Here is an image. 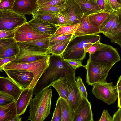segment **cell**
Returning <instances> with one entry per match:
<instances>
[{"mask_svg":"<svg viewBox=\"0 0 121 121\" xmlns=\"http://www.w3.org/2000/svg\"><path fill=\"white\" fill-rule=\"evenodd\" d=\"M75 70L63 59L62 55H50L49 66L35 86L33 94L35 95L49 87L62 77L69 75L75 77Z\"/></svg>","mask_w":121,"mask_h":121,"instance_id":"cell-1","label":"cell"},{"mask_svg":"<svg viewBox=\"0 0 121 121\" xmlns=\"http://www.w3.org/2000/svg\"><path fill=\"white\" fill-rule=\"evenodd\" d=\"M98 34L73 36L62 55L65 60H79L85 58L86 51L93 44L100 40Z\"/></svg>","mask_w":121,"mask_h":121,"instance_id":"cell-2","label":"cell"},{"mask_svg":"<svg viewBox=\"0 0 121 121\" xmlns=\"http://www.w3.org/2000/svg\"><path fill=\"white\" fill-rule=\"evenodd\" d=\"M52 90L47 87L36 94L30 101L29 115L27 121H43L49 114Z\"/></svg>","mask_w":121,"mask_h":121,"instance_id":"cell-3","label":"cell"},{"mask_svg":"<svg viewBox=\"0 0 121 121\" xmlns=\"http://www.w3.org/2000/svg\"><path fill=\"white\" fill-rule=\"evenodd\" d=\"M50 61V55L48 54L42 59L33 61L17 63L10 62L4 66L3 70H22L31 72L34 77L29 89L34 88L39 79L49 66Z\"/></svg>","mask_w":121,"mask_h":121,"instance_id":"cell-4","label":"cell"},{"mask_svg":"<svg viewBox=\"0 0 121 121\" xmlns=\"http://www.w3.org/2000/svg\"><path fill=\"white\" fill-rule=\"evenodd\" d=\"M114 64L96 62L89 58L85 65L87 71L86 81L89 85L93 86L97 83H106L108 73Z\"/></svg>","mask_w":121,"mask_h":121,"instance_id":"cell-5","label":"cell"},{"mask_svg":"<svg viewBox=\"0 0 121 121\" xmlns=\"http://www.w3.org/2000/svg\"><path fill=\"white\" fill-rule=\"evenodd\" d=\"M68 91L67 103L69 108L71 121H73L76 112L82 100V97L78 87L75 77L69 75L65 76Z\"/></svg>","mask_w":121,"mask_h":121,"instance_id":"cell-6","label":"cell"},{"mask_svg":"<svg viewBox=\"0 0 121 121\" xmlns=\"http://www.w3.org/2000/svg\"><path fill=\"white\" fill-rule=\"evenodd\" d=\"M92 92L97 99L108 105L114 103L118 97V91L113 83H97L93 85Z\"/></svg>","mask_w":121,"mask_h":121,"instance_id":"cell-7","label":"cell"},{"mask_svg":"<svg viewBox=\"0 0 121 121\" xmlns=\"http://www.w3.org/2000/svg\"><path fill=\"white\" fill-rule=\"evenodd\" d=\"M20 52L16 59L11 62L14 63L32 62L42 59L49 54V49L35 48L21 42H17Z\"/></svg>","mask_w":121,"mask_h":121,"instance_id":"cell-8","label":"cell"},{"mask_svg":"<svg viewBox=\"0 0 121 121\" xmlns=\"http://www.w3.org/2000/svg\"><path fill=\"white\" fill-rule=\"evenodd\" d=\"M27 22L24 15L13 10H0V30L15 29Z\"/></svg>","mask_w":121,"mask_h":121,"instance_id":"cell-9","label":"cell"},{"mask_svg":"<svg viewBox=\"0 0 121 121\" xmlns=\"http://www.w3.org/2000/svg\"><path fill=\"white\" fill-rule=\"evenodd\" d=\"M89 59L94 62L114 64L121 60L117 49L105 44L94 54L89 55Z\"/></svg>","mask_w":121,"mask_h":121,"instance_id":"cell-10","label":"cell"},{"mask_svg":"<svg viewBox=\"0 0 121 121\" xmlns=\"http://www.w3.org/2000/svg\"><path fill=\"white\" fill-rule=\"evenodd\" d=\"M51 36L36 31L27 22L17 28L14 38L17 42H22L49 38Z\"/></svg>","mask_w":121,"mask_h":121,"instance_id":"cell-11","label":"cell"},{"mask_svg":"<svg viewBox=\"0 0 121 121\" xmlns=\"http://www.w3.org/2000/svg\"><path fill=\"white\" fill-rule=\"evenodd\" d=\"M5 71L8 77L23 90L29 88L33 79L31 72L22 70H7Z\"/></svg>","mask_w":121,"mask_h":121,"instance_id":"cell-12","label":"cell"},{"mask_svg":"<svg viewBox=\"0 0 121 121\" xmlns=\"http://www.w3.org/2000/svg\"><path fill=\"white\" fill-rule=\"evenodd\" d=\"M20 49L14 38L0 39V58L18 55Z\"/></svg>","mask_w":121,"mask_h":121,"instance_id":"cell-13","label":"cell"},{"mask_svg":"<svg viewBox=\"0 0 121 121\" xmlns=\"http://www.w3.org/2000/svg\"><path fill=\"white\" fill-rule=\"evenodd\" d=\"M38 0H15L12 10L22 15H33L38 8Z\"/></svg>","mask_w":121,"mask_h":121,"instance_id":"cell-14","label":"cell"},{"mask_svg":"<svg viewBox=\"0 0 121 121\" xmlns=\"http://www.w3.org/2000/svg\"><path fill=\"white\" fill-rule=\"evenodd\" d=\"M23 90L9 77H0V91L5 92L13 96L16 101Z\"/></svg>","mask_w":121,"mask_h":121,"instance_id":"cell-15","label":"cell"},{"mask_svg":"<svg viewBox=\"0 0 121 121\" xmlns=\"http://www.w3.org/2000/svg\"><path fill=\"white\" fill-rule=\"evenodd\" d=\"M91 103L82 97L79 106L76 112L73 121H93Z\"/></svg>","mask_w":121,"mask_h":121,"instance_id":"cell-16","label":"cell"},{"mask_svg":"<svg viewBox=\"0 0 121 121\" xmlns=\"http://www.w3.org/2000/svg\"><path fill=\"white\" fill-rule=\"evenodd\" d=\"M34 88H26L22 90L15 101L17 115L20 116L24 114L32 99Z\"/></svg>","mask_w":121,"mask_h":121,"instance_id":"cell-17","label":"cell"},{"mask_svg":"<svg viewBox=\"0 0 121 121\" xmlns=\"http://www.w3.org/2000/svg\"><path fill=\"white\" fill-rule=\"evenodd\" d=\"M67 8L62 12L70 17L72 24H80L84 15L80 7L75 0H67Z\"/></svg>","mask_w":121,"mask_h":121,"instance_id":"cell-18","label":"cell"},{"mask_svg":"<svg viewBox=\"0 0 121 121\" xmlns=\"http://www.w3.org/2000/svg\"><path fill=\"white\" fill-rule=\"evenodd\" d=\"M27 22L36 31L51 36L54 34L58 28L54 24L34 17Z\"/></svg>","mask_w":121,"mask_h":121,"instance_id":"cell-19","label":"cell"},{"mask_svg":"<svg viewBox=\"0 0 121 121\" xmlns=\"http://www.w3.org/2000/svg\"><path fill=\"white\" fill-rule=\"evenodd\" d=\"M100 33V28L91 24L89 21L88 16L84 15L81 18L80 25L74 33L73 36L98 34Z\"/></svg>","mask_w":121,"mask_h":121,"instance_id":"cell-20","label":"cell"},{"mask_svg":"<svg viewBox=\"0 0 121 121\" xmlns=\"http://www.w3.org/2000/svg\"><path fill=\"white\" fill-rule=\"evenodd\" d=\"M17 116L15 101L0 106V121H11Z\"/></svg>","mask_w":121,"mask_h":121,"instance_id":"cell-21","label":"cell"},{"mask_svg":"<svg viewBox=\"0 0 121 121\" xmlns=\"http://www.w3.org/2000/svg\"><path fill=\"white\" fill-rule=\"evenodd\" d=\"M80 7L84 15L88 16L100 11L96 0H75Z\"/></svg>","mask_w":121,"mask_h":121,"instance_id":"cell-22","label":"cell"},{"mask_svg":"<svg viewBox=\"0 0 121 121\" xmlns=\"http://www.w3.org/2000/svg\"><path fill=\"white\" fill-rule=\"evenodd\" d=\"M111 14L109 12L101 10L88 15V20L92 25L100 29Z\"/></svg>","mask_w":121,"mask_h":121,"instance_id":"cell-23","label":"cell"},{"mask_svg":"<svg viewBox=\"0 0 121 121\" xmlns=\"http://www.w3.org/2000/svg\"><path fill=\"white\" fill-rule=\"evenodd\" d=\"M56 90L60 97L68 101V91L65 76L62 77L54 82L52 84Z\"/></svg>","mask_w":121,"mask_h":121,"instance_id":"cell-24","label":"cell"},{"mask_svg":"<svg viewBox=\"0 0 121 121\" xmlns=\"http://www.w3.org/2000/svg\"><path fill=\"white\" fill-rule=\"evenodd\" d=\"M58 13L37 10L32 15L33 17L47 22L58 27Z\"/></svg>","mask_w":121,"mask_h":121,"instance_id":"cell-25","label":"cell"},{"mask_svg":"<svg viewBox=\"0 0 121 121\" xmlns=\"http://www.w3.org/2000/svg\"><path fill=\"white\" fill-rule=\"evenodd\" d=\"M50 38L21 43L37 49H49L50 47Z\"/></svg>","mask_w":121,"mask_h":121,"instance_id":"cell-26","label":"cell"},{"mask_svg":"<svg viewBox=\"0 0 121 121\" xmlns=\"http://www.w3.org/2000/svg\"><path fill=\"white\" fill-rule=\"evenodd\" d=\"M105 9L104 11L119 16L121 14V3L117 0H104Z\"/></svg>","mask_w":121,"mask_h":121,"instance_id":"cell-27","label":"cell"},{"mask_svg":"<svg viewBox=\"0 0 121 121\" xmlns=\"http://www.w3.org/2000/svg\"><path fill=\"white\" fill-rule=\"evenodd\" d=\"M73 37L63 40L51 47L49 49V54H52L57 55H61Z\"/></svg>","mask_w":121,"mask_h":121,"instance_id":"cell-28","label":"cell"},{"mask_svg":"<svg viewBox=\"0 0 121 121\" xmlns=\"http://www.w3.org/2000/svg\"><path fill=\"white\" fill-rule=\"evenodd\" d=\"M79 25L80 24H77L59 26L53 35L59 36L73 34Z\"/></svg>","mask_w":121,"mask_h":121,"instance_id":"cell-29","label":"cell"},{"mask_svg":"<svg viewBox=\"0 0 121 121\" xmlns=\"http://www.w3.org/2000/svg\"><path fill=\"white\" fill-rule=\"evenodd\" d=\"M68 4L66 2L63 4L56 6H46L39 7L37 10L52 13H59L64 11L67 7Z\"/></svg>","mask_w":121,"mask_h":121,"instance_id":"cell-30","label":"cell"},{"mask_svg":"<svg viewBox=\"0 0 121 121\" xmlns=\"http://www.w3.org/2000/svg\"><path fill=\"white\" fill-rule=\"evenodd\" d=\"M62 111V121H71L69 114V108L66 100L60 97Z\"/></svg>","mask_w":121,"mask_h":121,"instance_id":"cell-31","label":"cell"},{"mask_svg":"<svg viewBox=\"0 0 121 121\" xmlns=\"http://www.w3.org/2000/svg\"><path fill=\"white\" fill-rule=\"evenodd\" d=\"M62 113L60 98L57 99L51 121H62Z\"/></svg>","mask_w":121,"mask_h":121,"instance_id":"cell-32","label":"cell"},{"mask_svg":"<svg viewBox=\"0 0 121 121\" xmlns=\"http://www.w3.org/2000/svg\"><path fill=\"white\" fill-rule=\"evenodd\" d=\"M16 101L14 98L4 91H0V106L5 105Z\"/></svg>","mask_w":121,"mask_h":121,"instance_id":"cell-33","label":"cell"},{"mask_svg":"<svg viewBox=\"0 0 121 121\" xmlns=\"http://www.w3.org/2000/svg\"><path fill=\"white\" fill-rule=\"evenodd\" d=\"M117 15L111 13L109 17L100 27V33L104 34L107 32L116 19Z\"/></svg>","mask_w":121,"mask_h":121,"instance_id":"cell-34","label":"cell"},{"mask_svg":"<svg viewBox=\"0 0 121 121\" xmlns=\"http://www.w3.org/2000/svg\"><path fill=\"white\" fill-rule=\"evenodd\" d=\"M58 17L59 27L72 25L70 17L65 13L62 12L58 13Z\"/></svg>","mask_w":121,"mask_h":121,"instance_id":"cell-35","label":"cell"},{"mask_svg":"<svg viewBox=\"0 0 121 121\" xmlns=\"http://www.w3.org/2000/svg\"><path fill=\"white\" fill-rule=\"evenodd\" d=\"M73 34L57 36L53 35L50 38V47L63 40L72 37Z\"/></svg>","mask_w":121,"mask_h":121,"instance_id":"cell-36","label":"cell"},{"mask_svg":"<svg viewBox=\"0 0 121 121\" xmlns=\"http://www.w3.org/2000/svg\"><path fill=\"white\" fill-rule=\"evenodd\" d=\"M76 82L78 88L82 97L88 100V94L86 88L82 79L79 76L77 77Z\"/></svg>","mask_w":121,"mask_h":121,"instance_id":"cell-37","label":"cell"},{"mask_svg":"<svg viewBox=\"0 0 121 121\" xmlns=\"http://www.w3.org/2000/svg\"><path fill=\"white\" fill-rule=\"evenodd\" d=\"M17 29L13 30H0V39L14 38L15 32Z\"/></svg>","mask_w":121,"mask_h":121,"instance_id":"cell-38","label":"cell"},{"mask_svg":"<svg viewBox=\"0 0 121 121\" xmlns=\"http://www.w3.org/2000/svg\"><path fill=\"white\" fill-rule=\"evenodd\" d=\"M15 0H1L0 10H12Z\"/></svg>","mask_w":121,"mask_h":121,"instance_id":"cell-39","label":"cell"},{"mask_svg":"<svg viewBox=\"0 0 121 121\" xmlns=\"http://www.w3.org/2000/svg\"><path fill=\"white\" fill-rule=\"evenodd\" d=\"M104 44L101 43L100 40H99L92 45L87 50L86 52L89 53V55L93 54L102 48Z\"/></svg>","mask_w":121,"mask_h":121,"instance_id":"cell-40","label":"cell"},{"mask_svg":"<svg viewBox=\"0 0 121 121\" xmlns=\"http://www.w3.org/2000/svg\"><path fill=\"white\" fill-rule=\"evenodd\" d=\"M120 24L119 16L117 15L107 32L104 35L106 36L112 34L118 27Z\"/></svg>","mask_w":121,"mask_h":121,"instance_id":"cell-41","label":"cell"},{"mask_svg":"<svg viewBox=\"0 0 121 121\" xmlns=\"http://www.w3.org/2000/svg\"><path fill=\"white\" fill-rule=\"evenodd\" d=\"M16 59V56L0 58V71L3 72V68L8 63Z\"/></svg>","mask_w":121,"mask_h":121,"instance_id":"cell-42","label":"cell"},{"mask_svg":"<svg viewBox=\"0 0 121 121\" xmlns=\"http://www.w3.org/2000/svg\"><path fill=\"white\" fill-rule=\"evenodd\" d=\"M67 0H51L44 4L39 7L46 6H56L60 5L65 3Z\"/></svg>","mask_w":121,"mask_h":121,"instance_id":"cell-43","label":"cell"},{"mask_svg":"<svg viewBox=\"0 0 121 121\" xmlns=\"http://www.w3.org/2000/svg\"><path fill=\"white\" fill-rule=\"evenodd\" d=\"M74 69H76L80 67L85 68L86 65L82 64V61L79 60H65Z\"/></svg>","mask_w":121,"mask_h":121,"instance_id":"cell-44","label":"cell"},{"mask_svg":"<svg viewBox=\"0 0 121 121\" xmlns=\"http://www.w3.org/2000/svg\"><path fill=\"white\" fill-rule=\"evenodd\" d=\"M99 121H113L112 118L106 110H103L102 115Z\"/></svg>","mask_w":121,"mask_h":121,"instance_id":"cell-45","label":"cell"},{"mask_svg":"<svg viewBox=\"0 0 121 121\" xmlns=\"http://www.w3.org/2000/svg\"><path fill=\"white\" fill-rule=\"evenodd\" d=\"M108 38L112 43L117 44L121 48V33L116 36Z\"/></svg>","mask_w":121,"mask_h":121,"instance_id":"cell-46","label":"cell"},{"mask_svg":"<svg viewBox=\"0 0 121 121\" xmlns=\"http://www.w3.org/2000/svg\"><path fill=\"white\" fill-rule=\"evenodd\" d=\"M121 108H119L115 113L112 117L113 121H121Z\"/></svg>","mask_w":121,"mask_h":121,"instance_id":"cell-47","label":"cell"},{"mask_svg":"<svg viewBox=\"0 0 121 121\" xmlns=\"http://www.w3.org/2000/svg\"><path fill=\"white\" fill-rule=\"evenodd\" d=\"M121 33V23L120 24L117 29L111 34L106 35L107 37H113Z\"/></svg>","mask_w":121,"mask_h":121,"instance_id":"cell-48","label":"cell"},{"mask_svg":"<svg viewBox=\"0 0 121 121\" xmlns=\"http://www.w3.org/2000/svg\"><path fill=\"white\" fill-rule=\"evenodd\" d=\"M96 2L100 10L104 11L105 9V4L104 0H96Z\"/></svg>","mask_w":121,"mask_h":121,"instance_id":"cell-49","label":"cell"},{"mask_svg":"<svg viewBox=\"0 0 121 121\" xmlns=\"http://www.w3.org/2000/svg\"><path fill=\"white\" fill-rule=\"evenodd\" d=\"M115 86L118 92L121 91V75L119 77L117 83Z\"/></svg>","mask_w":121,"mask_h":121,"instance_id":"cell-50","label":"cell"},{"mask_svg":"<svg viewBox=\"0 0 121 121\" xmlns=\"http://www.w3.org/2000/svg\"><path fill=\"white\" fill-rule=\"evenodd\" d=\"M118 107L121 108V91L118 92Z\"/></svg>","mask_w":121,"mask_h":121,"instance_id":"cell-51","label":"cell"},{"mask_svg":"<svg viewBox=\"0 0 121 121\" xmlns=\"http://www.w3.org/2000/svg\"><path fill=\"white\" fill-rule=\"evenodd\" d=\"M51 0H38V7L44 4L45 3Z\"/></svg>","mask_w":121,"mask_h":121,"instance_id":"cell-52","label":"cell"},{"mask_svg":"<svg viewBox=\"0 0 121 121\" xmlns=\"http://www.w3.org/2000/svg\"><path fill=\"white\" fill-rule=\"evenodd\" d=\"M21 119L22 118L20 117V116H17L12 119L11 121H21Z\"/></svg>","mask_w":121,"mask_h":121,"instance_id":"cell-53","label":"cell"},{"mask_svg":"<svg viewBox=\"0 0 121 121\" xmlns=\"http://www.w3.org/2000/svg\"><path fill=\"white\" fill-rule=\"evenodd\" d=\"M119 16V18L120 23V24L121 23V14H120Z\"/></svg>","mask_w":121,"mask_h":121,"instance_id":"cell-54","label":"cell"},{"mask_svg":"<svg viewBox=\"0 0 121 121\" xmlns=\"http://www.w3.org/2000/svg\"><path fill=\"white\" fill-rule=\"evenodd\" d=\"M117 0L119 3H121V0Z\"/></svg>","mask_w":121,"mask_h":121,"instance_id":"cell-55","label":"cell"},{"mask_svg":"<svg viewBox=\"0 0 121 121\" xmlns=\"http://www.w3.org/2000/svg\"></svg>","mask_w":121,"mask_h":121,"instance_id":"cell-56","label":"cell"},{"mask_svg":"<svg viewBox=\"0 0 121 121\" xmlns=\"http://www.w3.org/2000/svg\"></svg>","mask_w":121,"mask_h":121,"instance_id":"cell-57","label":"cell"},{"mask_svg":"<svg viewBox=\"0 0 121 121\" xmlns=\"http://www.w3.org/2000/svg\"></svg>","mask_w":121,"mask_h":121,"instance_id":"cell-58","label":"cell"}]
</instances>
